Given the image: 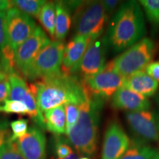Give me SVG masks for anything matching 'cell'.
Instances as JSON below:
<instances>
[{
	"label": "cell",
	"mask_w": 159,
	"mask_h": 159,
	"mask_svg": "<svg viewBox=\"0 0 159 159\" xmlns=\"http://www.w3.org/2000/svg\"><path fill=\"white\" fill-rule=\"evenodd\" d=\"M111 104L115 108L127 110L129 112L146 111L150 108V102L147 97L124 86L113 95Z\"/></svg>",
	"instance_id": "2e32d148"
},
{
	"label": "cell",
	"mask_w": 159,
	"mask_h": 159,
	"mask_svg": "<svg viewBox=\"0 0 159 159\" xmlns=\"http://www.w3.org/2000/svg\"><path fill=\"white\" fill-rule=\"evenodd\" d=\"M55 4L52 2H46L41 7L37 19L39 20L41 25L49 33L52 39H55Z\"/></svg>",
	"instance_id": "44dd1931"
},
{
	"label": "cell",
	"mask_w": 159,
	"mask_h": 159,
	"mask_svg": "<svg viewBox=\"0 0 159 159\" xmlns=\"http://www.w3.org/2000/svg\"><path fill=\"white\" fill-rule=\"evenodd\" d=\"M126 118L131 130L142 141L159 140V119L153 112L149 110L128 112Z\"/></svg>",
	"instance_id": "7c38bea8"
},
{
	"label": "cell",
	"mask_w": 159,
	"mask_h": 159,
	"mask_svg": "<svg viewBox=\"0 0 159 159\" xmlns=\"http://www.w3.org/2000/svg\"><path fill=\"white\" fill-rule=\"evenodd\" d=\"M8 81L11 85L10 99L24 103L29 111V116L37 126L42 130L47 129L43 115L40 114L38 108L35 93L31 90L25 80L17 72H13L9 75Z\"/></svg>",
	"instance_id": "8fae6325"
},
{
	"label": "cell",
	"mask_w": 159,
	"mask_h": 159,
	"mask_svg": "<svg viewBox=\"0 0 159 159\" xmlns=\"http://www.w3.org/2000/svg\"><path fill=\"white\" fill-rule=\"evenodd\" d=\"M46 1L42 0H14L11 1L12 7H14L22 13L30 16L38 18L41 7Z\"/></svg>",
	"instance_id": "7402d4cb"
},
{
	"label": "cell",
	"mask_w": 159,
	"mask_h": 159,
	"mask_svg": "<svg viewBox=\"0 0 159 159\" xmlns=\"http://www.w3.org/2000/svg\"><path fill=\"white\" fill-rule=\"evenodd\" d=\"M12 49L9 45L6 31V11L0 12V52Z\"/></svg>",
	"instance_id": "f1b7e54d"
},
{
	"label": "cell",
	"mask_w": 159,
	"mask_h": 159,
	"mask_svg": "<svg viewBox=\"0 0 159 159\" xmlns=\"http://www.w3.org/2000/svg\"><path fill=\"white\" fill-rule=\"evenodd\" d=\"M50 42L45 32L37 26L33 34L15 51L14 65L18 74L25 77L35 57Z\"/></svg>",
	"instance_id": "9c48e42d"
},
{
	"label": "cell",
	"mask_w": 159,
	"mask_h": 159,
	"mask_svg": "<svg viewBox=\"0 0 159 159\" xmlns=\"http://www.w3.org/2000/svg\"><path fill=\"white\" fill-rule=\"evenodd\" d=\"M93 39L87 35H75L65 46L63 52L61 72L66 75H74L89 43Z\"/></svg>",
	"instance_id": "9a60e30c"
},
{
	"label": "cell",
	"mask_w": 159,
	"mask_h": 159,
	"mask_svg": "<svg viewBox=\"0 0 159 159\" xmlns=\"http://www.w3.org/2000/svg\"><path fill=\"white\" fill-rule=\"evenodd\" d=\"M146 34L143 13L136 1L122 3L109 24L107 39L115 52L126 50Z\"/></svg>",
	"instance_id": "7a4b0ae2"
},
{
	"label": "cell",
	"mask_w": 159,
	"mask_h": 159,
	"mask_svg": "<svg viewBox=\"0 0 159 159\" xmlns=\"http://www.w3.org/2000/svg\"><path fill=\"white\" fill-rule=\"evenodd\" d=\"M145 71L149 76L158 83L159 81V61L151 62L145 69Z\"/></svg>",
	"instance_id": "4dcf8cb0"
},
{
	"label": "cell",
	"mask_w": 159,
	"mask_h": 159,
	"mask_svg": "<svg viewBox=\"0 0 159 159\" xmlns=\"http://www.w3.org/2000/svg\"><path fill=\"white\" fill-rule=\"evenodd\" d=\"M118 3L119 2L116 0H105V1H103V7H104L107 14L112 13L116 7Z\"/></svg>",
	"instance_id": "d6a6232c"
},
{
	"label": "cell",
	"mask_w": 159,
	"mask_h": 159,
	"mask_svg": "<svg viewBox=\"0 0 159 159\" xmlns=\"http://www.w3.org/2000/svg\"><path fill=\"white\" fill-rule=\"evenodd\" d=\"M108 46L106 35L91 40L73 76L83 80L102 71L105 66Z\"/></svg>",
	"instance_id": "ba28073f"
},
{
	"label": "cell",
	"mask_w": 159,
	"mask_h": 159,
	"mask_svg": "<svg viewBox=\"0 0 159 159\" xmlns=\"http://www.w3.org/2000/svg\"><path fill=\"white\" fill-rule=\"evenodd\" d=\"M66 111V135L69 134L70 130L75 126L80 114V105L75 104V103L68 102L64 104Z\"/></svg>",
	"instance_id": "d4e9b609"
},
{
	"label": "cell",
	"mask_w": 159,
	"mask_h": 159,
	"mask_svg": "<svg viewBox=\"0 0 159 159\" xmlns=\"http://www.w3.org/2000/svg\"><path fill=\"white\" fill-rule=\"evenodd\" d=\"M0 70L3 71V60H2V53L0 52Z\"/></svg>",
	"instance_id": "8d00e7d4"
},
{
	"label": "cell",
	"mask_w": 159,
	"mask_h": 159,
	"mask_svg": "<svg viewBox=\"0 0 159 159\" xmlns=\"http://www.w3.org/2000/svg\"><path fill=\"white\" fill-rule=\"evenodd\" d=\"M75 9L73 27L77 35H87L92 39L102 36L108 14L102 2H71Z\"/></svg>",
	"instance_id": "277c9868"
},
{
	"label": "cell",
	"mask_w": 159,
	"mask_h": 159,
	"mask_svg": "<svg viewBox=\"0 0 159 159\" xmlns=\"http://www.w3.org/2000/svg\"><path fill=\"white\" fill-rule=\"evenodd\" d=\"M125 77L115 71L112 61L106 63L97 74L83 80L82 82L89 94L102 99L113 97L123 86Z\"/></svg>",
	"instance_id": "52a82bcc"
},
{
	"label": "cell",
	"mask_w": 159,
	"mask_h": 159,
	"mask_svg": "<svg viewBox=\"0 0 159 159\" xmlns=\"http://www.w3.org/2000/svg\"><path fill=\"white\" fill-rule=\"evenodd\" d=\"M11 136L8 122L6 119H0V152Z\"/></svg>",
	"instance_id": "f546056e"
},
{
	"label": "cell",
	"mask_w": 159,
	"mask_h": 159,
	"mask_svg": "<svg viewBox=\"0 0 159 159\" xmlns=\"http://www.w3.org/2000/svg\"><path fill=\"white\" fill-rule=\"evenodd\" d=\"M55 152L57 159H63L72 153L73 150L66 139L57 137L55 144Z\"/></svg>",
	"instance_id": "83f0119b"
},
{
	"label": "cell",
	"mask_w": 159,
	"mask_h": 159,
	"mask_svg": "<svg viewBox=\"0 0 159 159\" xmlns=\"http://www.w3.org/2000/svg\"><path fill=\"white\" fill-rule=\"evenodd\" d=\"M147 18L152 25H159V0H141Z\"/></svg>",
	"instance_id": "603a6c76"
},
{
	"label": "cell",
	"mask_w": 159,
	"mask_h": 159,
	"mask_svg": "<svg viewBox=\"0 0 159 159\" xmlns=\"http://www.w3.org/2000/svg\"><path fill=\"white\" fill-rule=\"evenodd\" d=\"M8 80V75L4 71L0 70V82L4 80Z\"/></svg>",
	"instance_id": "e575fe53"
},
{
	"label": "cell",
	"mask_w": 159,
	"mask_h": 159,
	"mask_svg": "<svg viewBox=\"0 0 159 159\" xmlns=\"http://www.w3.org/2000/svg\"><path fill=\"white\" fill-rule=\"evenodd\" d=\"M12 7L11 1H5V0H0V12L7 11Z\"/></svg>",
	"instance_id": "836d02e7"
},
{
	"label": "cell",
	"mask_w": 159,
	"mask_h": 159,
	"mask_svg": "<svg viewBox=\"0 0 159 159\" xmlns=\"http://www.w3.org/2000/svg\"><path fill=\"white\" fill-rule=\"evenodd\" d=\"M158 103H159V98H158Z\"/></svg>",
	"instance_id": "f35d334b"
},
{
	"label": "cell",
	"mask_w": 159,
	"mask_h": 159,
	"mask_svg": "<svg viewBox=\"0 0 159 159\" xmlns=\"http://www.w3.org/2000/svg\"><path fill=\"white\" fill-rule=\"evenodd\" d=\"M36 25L30 16L14 7L6 11V31L9 45L14 52L22 44L36 28Z\"/></svg>",
	"instance_id": "30bf717a"
},
{
	"label": "cell",
	"mask_w": 159,
	"mask_h": 159,
	"mask_svg": "<svg viewBox=\"0 0 159 159\" xmlns=\"http://www.w3.org/2000/svg\"><path fill=\"white\" fill-rule=\"evenodd\" d=\"M55 41H63L68 34L70 29L71 19L70 8L68 4L64 2H56L55 3Z\"/></svg>",
	"instance_id": "d6986e66"
},
{
	"label": "cell",
	"mask_w": 159,
	"mask_h": 159,
	"mask_svg": "<svg viewBox=\"0 0 159 159\" xmlns=\"http://www.w3.org/2000/svg\"><path fill=\"white\" fill-rule=\"evenodd\" d=\"M0 159H25L18 149L16 141L9 139L0 152Z\"/></svg>",
	"instance_id": "484cf974"
},
{
	"label": "cell",
	"mask_w": 159,
	"mask_h": 159,
	"mask_svg": "<svg viewBox=\"0 0 159 159\" xmlns=\"http://www.w3.org/2000/svg\"><path fill=\"white\" fill-rule=\"evenodd\" d=\"M12 130V135L10 140L16 141L20 137L23 136L28 130V121L25 119H19L10 123Z\"/></svg>",
	"instance_id": "4316f807"
},
{
	"label": "cell",
	"mask_w": 159,
	"mask_h": 159,
	"mask_svg": "<svg viewBox=\"0 0 159 159\" xmlns=\"http://www.w3.org/2000/svg\"><path fill=\"white\" fill-rule=\"evenodd\" d=\"M30 88L35 94L40 114L66 103L81 105L87 99L82 80L76 76L62 72L39 80Z\"/></svg>",
	"instance_id": "6da1fadb"
},
{
	"label": "cell",
	"mask_w": 159,
	"mask_h": 159,
	"mask_svg": "<svg viewBox=\"0 0 159 159\" xmlns=\"http://www.w3.org/2000/svg\"><path fill=\"white\" fill-rule=\"evenodd\" d=\"M154 51L153 41L144 38L112 61L113 66L119 75L129 77L146 69L153 57Z\"/></svg>",
	"instance_id": "5b68a950"
},
{
	"label": "cell",
	"mask_w": 159,
	"mask_h": 159,
	"mask_svg": "<svg viewBox=\"0 0 159 159\" xmlns=\"http://www.w3.org/2000/svg\"><path fill=\"white\" fill-rule=\"evenodd\" d=\"M119 159H159V150L143 141L133 140Z\"/></svg>",
	"instance_id": "ffe728a7"
},
{
	"label": "cell",
	"mask_w": 159,
	"mask_h": 159,
	"mask_svg": "<svg viewBox=\"0 0 159 159\" xmlns=\"http://www.w3.org/2000/svg\"><path fill=\"white\" fill-rule=\"evenodd\" d=\"M130 141L120 125L112 122L105 133L102 159H119L129 146Z\"/></svg>",
	"instance_id": "4fadbf2b"
},
{
	"label": "cell",
	"mask_w": 159,
	"mask_h": 159,
	"mask_svg": "<svg viewBox=\"0 0 159 159\" xmlns=\"http://www.w3.org/2000/svg\"><path fill=\"white\" fill-rule=\"evenodd\" d=\"M46 128L57 136L66 134V130L65 105H61L56 108L49 109L43 114Z\"/></svg>",
	"instance_id": "ac0fdd59"
},
{
	"label": "cell",
	"mask_w": 159,
	"mask_h": 159,
	"mask_svg": "<svg viewBox=\"0 0 159 159\" xmlns=\"http://www.w3.org/2000/svg\"><path fill=\"white\" fill-rule=\"evenodd\" d=\"M0 112L29 116L28 109L24 103L11 99H6L3 102L0 103Z\"/></svg>",
	"instance_id": "cb8c5ba5"
},
{
	"label": "cell",
	"mask_w": 159,
	"mask_h": 159,
	"mask_svg": "<svg viewBox=\"0 0 159 159\" xmlns=\"http://www.w3.org/2000/svg\"><path fill=\"white\" fill-rule=\"evenodd\" d=\"M104 99L87 92V99L80 106L77 122L67 136L80 155L91 156L96 152L98 130Z\"/></svg>",
	"instance_id": "3957f363"
},
{
	"label": "cell",
	"mask_w": 159,
	"mask_h": 159,
	"mask_svg": "<svg viewBox=\"0 0 159 159\" xmlns=\"http://www.w3.org/2000/svg\"><path fill=\"white\" fill-rule=\"evenodd\" d=\"M64 49L63 41H51L35 57L25 78L30 81H38L61 72Z\"/></svg>",
	"instance_id": "8992f818"
},
{
	"label": "cell",
	"mask_w": 159,
	"mask_h": 159,
	"mask_svg": "<svg viewBox=\"0 0 159 159\" xmlns=\"http://www.w3.org/2000/svg\"><path fill=\"white\" fill-rule=\"evenodd\" d=\"M11 93V85L7 80L0 82V103L3 102L8 98Z\"/></svg>",
	"instance_id": "1f68e13d"
},
{
	"label": "cell",
	"mask_w": 159,
	"mask_h": 159,
	"mask_svg": "<svg viewBox=\"0 0 159 159\" xmlns=\"http://www.w3.org/2000/svg\"><path fill=\"white\" fill-rule=\"evenodd\" d=\"M63 159H78V156H77V155L75 153L74 151H73L72 153H71L69 156H67L66 158H63Z\"/></svg>",
	"instance_id": "d590c367"
},
{
	"label": "cell",
	"mask_w": 159,
	"mask_h": 159,
	"mask_svg": "<svg viewBox=\"0 0 159 159\" xmlns=\"http://www.w3.org/2000/svg\"><path fill=\"white\" fill-rule=\"evenodd\" d=\"M123 86L138 93L145 97L155 94L158 88V83L149 76L144 71L125 77Z\"/></svg>",
	"instance_id": "e0dca14e"
},
{
	"label": "cell",
	"mask_w": 159,
	"mask_h": 159,
	"mask_svg": "<svg viewBox=\"0 0 159 159\" xmlns=\"http://www.w3.org/2000/svg\"><path fill=\"white\" fill-rule=\"evenodd\" d=\"M18 149L25 159H46L47 139L42 129L32 126L16 141Z\"/></svg>",
	"instance_id": "5bb4252c"
},
{
	"label": "cell",
	"mask_w": 159,
	"mask_h": 159,
	"mask_svg": "<svg viewBox=\"0 0 159 159\" xmlns=\"http://www.w3.org/2000/svg\"><path fill=\"white\" fill-rule=\"evenodd\" d=\"M78 159H91L90 158H89V157H86V156H83V157H81V158H80Z\"/></svg>",
	"instance_id": "74e56055"
}]
</instances>
